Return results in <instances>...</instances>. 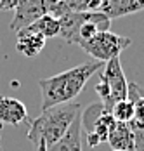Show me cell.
Returning a JSON list of instances; mask_svg holds the SVG:
<instances>
[{
	"label": "cell",
	"instance_id": "obj_13",
	"mask_svg": "<svg viewBox=\"0 0 144 151\" xmlns=\"http://www.w3.org/2000/svg\"><path fill=\"white\" fill-rule=\"evenodd\" d=\"M113 120L118 122V123H129V122L134 120V104L132 101L125 99V101H118L111 106L109 109Z\"/></svg>",
	"mask_w": 144,
	"mask_h": 151
},
{
	"label": "cell",
	"instance_id": "obj_7",
	"mask_svg": "<svg viewBox=\"0 0 144 151\" xmlns=\"http://www.w3.org/2000/svg\"><path fill=\"white\" fill-rule=\"evenodd\" d=\"M0 123L5 125H30L28 109L19 99L0 94Z\"/></svg>",
	"mask_w": 144,
	"mask_h": 151
},
{
	"label": "cell",
	"instance_id": "obj_16",
	"mask_svg": "<svg viewBox=\"0 0 144 151\" xmlns=\"http://www.w3.org/2000/svg\"><path fill=\"white\" fill-rule=\"evenodd\" d=\"M19 0H0V11H14Z\"/></svg>",
	"mask_w": 144,
	"mask_h": 151
},
{
	"label": "cell",
	"instance_id": "obj_14",
	"mask_svg": "<svg viewBox=\"0 0 144 151\" xmlns=\"http://www.w3.org/2000/svg\"><path fill=\"white\" fill-rule=\"evenodd\" d=\"M68 12H94L99 11L101 0H64Z\"/></svg>",
	"mask_w": 144,
	"mask_h": 151
},
{
	"label": "cell",
	"instance_id": "obj_17",
	"mask_svg": "<svg viewBox=\"0 0 144 151\" xmlns=\"http://www.w3.org/2000/svg\"><path fill=\"white\" fill-rule=\"evenodd\" d=\"M35 146H37V151H47V146L43 144L42 141H38V142H37Z\"/></svg>",
	"mask_w": 144,
	"mask_h": 151
},
{
	"label": "cell",
	"instance_id": "obj_8",
	"mask_svg": "<svg viewBox=\"0 0 144 151\" xmlns=\"http://www.w3.org/2000/svg\"><path fill=\"white\" fill-rule=\"evenodd\" d=\"M47 151H82V113L75 118L66 134L49 146Z\"/></svg>",
	"mask_w": 144,
	"mask_h": 151
},
{
	"label": "cell",
	"instance_id": "obj_11",
	"mask_svg": "<svg viewBox=\"0 0 144 151\" xmlns=\"http://www.w3.org/2000/svg\"><path fill=\"white\" fill-rule=\"evenodd\" d=\"M108 142L113 146V150H122V151H134V132L130 129L129 123H118L109 130Z\"/></svg>",
	"mask_w": 144,
	"mask_h": 151
},
{
	"label": "cell",
	"instance_id": "obj_6",
	"mask_svg": "<svg viewBox=\"0 0 144 151\" xmlns=\"http://www.w3.org/2000/svg\"><path fill=\"white\" fill-rule=\"evenodd\" d=\"M47 14V2L45 0H19L14 9V17L9 24L12 31H21L28 28L31 23Z\"/></svg>",
	"mask_w": 144,
	"mask_h": 151
},
{
	"label": "cell",
	"instance_id": "obj_4",
	"mask_svg": "<svg viewBox=\"0 0 144 151\" xmlns=\"http://www.w3.org/2000/svg\"><path fill=\"white\" fill-rule=\"evenodd\" d=\"M113 125H115V120L111 113L101 103H94L85 111H82V127L85 129V139L90 148L108 141Z\"/></svg>",
	"mask_w": 144,
	"mask_h": 151
},
{
	"label": "cell",
	"instance_id": "obj_15",
	"mask_svg": "<svg viewBox=\"0 0 144 151\" xmlns=\"http://www.w3.org/2000/svg\"><path fill=\"white\" fill-rule=\"evenodd\" d=\"M129 125L134 132V151H144V123L132 120Z\"/></svg>",
	"mask_w": 144,
	"mask_h": 151
},
{
	"label": "cell",
	"instance_id": "obj_1",
	"mask_svg": "<svg viewBox=\"0 0 144 151\" xmlns=\"http://www.w3.org/2000/svg\"><path fill=\"white\" fill-rule=\"evenodd\" d=\"M102 68H104V63L92 61V63L78 64L75 68H70V70L58 73L54 76L38 80L40 96H42V104H40L42 111L73 101L84 91L90 76L99 73Z\"/></svg>",
	"mask_w": 144,
	"mask_h": 151
},
{
	"label": "cell",
	"instance_id": "obj_19",
	"mask_svg": "<svg viewBox=\"0 0 144 151\" xmlns=\"http://www.w3.org/2000/svg\"><path fill=\"white\" fill-rule=\"evenodd\" d=\"M111 151H122V150H111Z\"/></svg>",
	"mask_w": 144,
	"mask_h": 151
},
{
	"label": "cell",
	"instance_id": "obj_18",
	"mask_svg": "<svg viewBox=\"0 0 144 151\" xmlns=\"http://www.w3.org/2000/svg\"><path fill=\"white\" fill-rule=\"evenodd\" d=\"M135 2H137V5H139V9L143 11V9H144V0H135Z\"/></svg>",
	"mask_w": 144,
	"mask_h": 151
},
{
	"label": "cell",
	"instance_id": "obj_5",
	"mask_svg": "<svg viewBox=\"0 0 144 151\" xmlns=\"http://www.w3.org/2000/svg\"><path fill=\"white\" fill-rule=\"evenodd\" d=\"M130 44H132L130 38L111 33L108 30V31H99L96 37H92L90 40L84 42L80 45V49H84L90 58H94V61L108 63L113 58H118Z\"/></svg>",
	"mask_w": 144,
	"mask_h": 151
},
{
	"label": "cell",
	"instance_id": "obj_12",
	"mask_svg": "<svg viewBox=\"0 0 144 151\" xmlns=\"http://www.w3.org/2000/svg\"><path fill=\"white\" fill-rule=\"evenodd\" d=\"M26 30L42 35L45 40L47 38H54V37H59V19L50 14H45L40 19H37L35 23H31Z\"/></svg>",
	"mask_w": 144,
	"mask_h": 151
},
{
	"label": "cell",
	"instance_id": "obj_3",
	"mask_svg": "<svg viewBox=\"0 0 144 151\" xmlns=\"http://www.w3.org/2000/svg\"><path fill=\"white\" fill-rule=\"evenodd\" d=\"M96 92L101 99V104L109 111L111 106L118 101H125L129 96V82L122 70L120 56L104 63L101 70V80L96 85Z\"/></svg>",
	"mask_w": 144,
	"mask_h": 151
},
{
	"label": "cell",
	"instance_id": "obj_2",
	"mask_svg": "<svg viewBox=\"0 0 144 151\" xmlns=\"http://www.w3.org/2000/svg\"><path fill=\"white\" fill-rule=\"evenodd\" d=\"M80 113H82V106L75 104V103L59 104L50 109H45L38 118L31 120L28 129V139L33 144L42 141L49 148L66 134V130L70 129V125Z\"/></svg>",
	"mask_w": 144,
	"mask_h": 151
},
{
	"label": "cell",
	"instance_id": "obj_9",
	"mask_svg": "<svg viewBox=\"0 0 144 151\" xmlns=\"http://www.w3.org/2000/svg\"><path fill=\"white\" fill-rule=\"evenodd\" d=\"M45 47V38L38 33H33L30 30H21L17 31L16 37V50L26 58H35L42 52V49Z\"/></svg>",
	"mask_w": 144,
	"mask_h": 151
},
{
	"label": "cell",
	"instance_id": "obj_10",
	"mask_svg": "<svg viewBox=\"0 0 144 151\" xmlns=\"http://www.w3.org/2000/svg\"><path fill=\"white\" fill-rule=\"evenodd\" d=\"M139 11L141 9L135 0H101V7H99V12H102L109 21L130 16Z\"/></svg>",
	"mask_w": 144,
	"mask_h": 151
}]
</instances>
